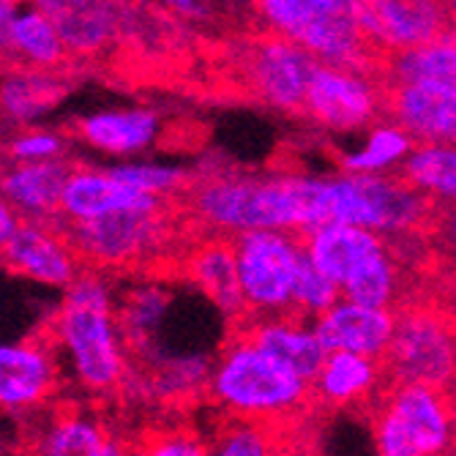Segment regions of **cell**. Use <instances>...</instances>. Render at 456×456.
Here are the masks:
<instances>
[{
	"label": "cell",
	"mask_w": 456,
	"mask_h": 456,
	"mask_svg": "<svg viewBox=\"0 0 456 456\" xmlns=\"http://www.w3.org/2000/svg\"><path fill=\"white\" fill-rule=\"evenodd\" d=\"M279 456H284V453H279Z\"/></svg>",
	"instance_id": "cell-43"
},
{
	"label": "cell",
	"mask_w": 456,
	"mask_h": 456,
	"mask_svg": "<svg viewBox=\"0 0 456 456\" xmlns=\"http://www.w3.org/2000/svg\"><path fill=\"white\" fill-rule=\"evenodd\" d=\"M386 82L383 86H402V82H432L456 79V41L445 33L419 47H407L383 58Z\"/></svg>",
	"instance_id": "cell-31"
},
{
	"label": "cell",
	"mask_w": 456,
	"mask_h": 456,
	"mask_svg": "<svg viewBox=\"0 0 456 456\" xmlns=\"http://www.w3.org/2000/svg\"><path fill=\"white\" fill-rule=\"evenodd\" d=\"M388 240L353 227V224H342V222H322L314 230L301 235V246H304V257L306 263H312L320 273H325L337 287L369 257L375 255L378 248H383Z\"/></svg>",
	"instance_id": "cell-24"
},
{
	"label": "cell",
	"mask_w": 456,
	"mask_h": 456,
	"mask_svg": "<svg viewBox=\"0 0 456 456\" xmlns=\"http://www.w3.org/2000/svg\"><path fill=\"white\" fill-rule=\"evenodd\" d=\"M69 91V82L58 71L17 66L0 79V115L17 129L36 126L55 112Z\"/></svg>",
	"instance_id": "cell-25"
},
{
	"label": "cell",
	"mask_w": 456,
	"mask_h": 456,
	"mask_svg": "<svg viewBox=\"0 0 456 456\" xmlns=\"http://www.w3.org/2000/svg\"><path fill=\"white\" fill-rule=\"evenodd\" d=\"M358 28L378 58L453 33L451 0H355Z\"/></svg>",
	"instance_id": "cell-11"
},
{
	"label": "cell",
	"mask_w": 456,
	"mask_h": 456,
	"mask_svg": "<svg viewBox=\"0 0 456 456\" xmlns=\"http://www.w3.org/2000/svg\"><path fill=\"white\" fill-rule=\"evenodd\" d=\"M243 317H273L289 312V296L304 263L301 235L252 230L230 238Z\"/></svg>",
	"instance_id": "cell-7"
},
{
	"label": "cell",
	"mask_w": 456,
	"mask_h": 456,
	"mask_svg": "<svg viewBox=\"0 0 456 456\" xmlns=\"http://www.w3.org/2000/svg\"><path fill=\"white\" fill-rule=\"evenodd\" d=\"M164 205H167L164 200L142 194L118 181L110 170L74 167L61 191L58 222L77 224V222H91L123 211H153V208H164Z\"/></svg>",
	"instance_id": "cell-18"
},
{
	"label": "cell",
	"mask_w": 456,
	"mask_h": 456,
	"mask_svg": "<svg viewBox=\"0 0 456 456\" xmlns=\"http://www.w3.org/2000/svg\"><path fill=\"white\" fill-rule=\"evenodd\" d=\"M394 320H396L394 309L361 306L339 298L334 306L314 317L312 325L325 353L342 350V353H355V355L383 361L394 334Z\"/></svg>",
	"instance_id": "cell-20"
},
{
	"label": "cell",
	"mask_w": 456,
	"mask_h": 456,
	"mask_svg": "<svg viewBox=\"0 0 456 456\" xmlns=\"http://www.w3.org/2000/svg\"><path fill=\"white\" fill-rule=\"evenodd\" d=\"M12 161H53L66 156V137L55 129L28 126L9 140Z\"/></svg>",
	"instance_id": "cell-37"
},
{
	"label": "cell",
	"mask_w": 456,
	"mask_h": 456,
	"mask_svg": "<svg viewBox=\"0 0 456 456\" xmlns=\"http://www.w3.org/2000/svg\"><path fill=\"white\" fill-rule=\"evenodd\" d=\"M17 222H20L17 214L12 211V205H9L6 197H4V167H0V243L6 240V235L14 230Z\"/></svg>",
	"instance_id": "cell-40"
},
{
	"label": "cell",
	"mask_w": 456,
	"mask_h": 456,
	"mask_svg": "<svg viewBox=\"0 0 456 456\" xmlns=\"http://www.w3.org/2000/svg\"><path fill=\"white\" fill-rule=\"evenodd\" d=\"M55 22L69 58L96 61L123 47L137 0H22Z\"/></svg>",
	"instance_id": "cell-12"
},
{
	"label": "cell",
	"mask_w": 456,
	"mask_h": 456,
	"mask_svg": "<svg viewBox=\"0 0 456 456\" xmlns=\"http://www.w3.org/2000/svg\"><path fill=\"white\" fill-rule=\"evenodd\" d=\"M99 456H134V445L126 443L123 437H118V435H107Z\"/></svg>",
	"instance_id": "cell-41"
},
{
	"label": "cell",
	"mask_w": 456,
	"mask_h": 456,
	"mask_svg": "<svg viewBox=\"0 0 456 456\" xmlns=\"http://www.w3.org/2000/svg\"><path fill=\"white\" fill-rule=\"evenodd\" d=\"M383 361L355 355V353H325V361L320 363L314 380L309 383L312 396L325 407H358L375 396H380L386 383Z\"/></svg>",
	"instance_id": "cell-23"
},
{
	"label": "cell",
	"mask_w": 456,
	"mask_h": 456,
	"mask_svg": "<svg viewBox=\"0 0 456 456\" xmlns=\"http://www.w3.org/2000/svg\"><path fill=\"white\" fill-rule=\"evenodd\" d=\"M205 391L227 419L273 429L301 416L312 399L306 380L268 358L238 330L214 358Z\"/></svg>",
	"instance_id": "cell-3"
},
{
	"label": "cell",
	"mask_w": 456,
	"mask_h": 456,
	"mask_svg": "<svg viewBox=\"0 0 456 456\" xmlns=\"http://www.w3.org/2000/svg\"><path fill=\"white\" fill-rule=\"evenodd\" d=\"M66 58L69 55L55 22H50V17H45L38 9L22 4L9 28V63L58 71Z\"/></svg>",
	"instance_id": "cell-27"
},
{
	"label": "cell",
	"mask_w": 456,
	"mask_h": 456,
	"mask_svg": "<svg viewBox=\"0 0 456 456\" xmlns=\"http://www.w3.org/2000/svg\"><path fill=\"white\" fill-rule=\"evenodd\" d=\"M328 222H342L375 232L386 240L421 232L432 219V205L424 194L407 186L396 173L325 178Z\"/></svg>",
	"instance_id": "cell-5"
},
{
	"label": "cell",
	"mask_w": 456,
	"mask_h": 456,
	"mask_svg": "<svg viewBox=\"0 0 456 456\" xmlns=\"http://www.w3.org/2000/svg\"><path fill=\"white\" fill-rule=\"evenodd\" d=\"M53 350L61 369L91 396H112L129 369L118 322V287L110 273L82 268L63 287L53 317Z\"/></svg>",
	"instance_id": "cell-2"
},
{
	"label": "cell",
	"mask_w": 456,
	"mask_h": 456,
	"mask_svg": "<svg viewBox=\"0 0 456 456\" xmlns=\"http://www.w3.org/2000/svg\"><path fill=\"white\" fill-rule=\"evenodd\" d=\"M63 369L53 345L0 339V412L45 407L61 388Z\"/></svg>",
	"instance_id": "cell-15"
},
{
	"label": "cell",
	"mask_w": 456,
	"mask_h": 456,
	"mask_svg": "<svg viewBox=\"0 0 456 456\" xmlns=\"http://www.w3.org/2000/svg\"><path fill=\"white\" fill-rule=\"evenodd\" d=\"M134 456H208V440L189 427H164L145 435Z\"/></svg>",
	"instance_id": "cell-36"
},
{
	"label": "cell",
	"mask_w": 456,
	"mask_h": 456,
	"mask_svg": "<svg viewBox=\"0 0 456 456\" xmlns=\"http://www.w3.org/2000/svg\"><path fill=\"white\" fill-rule=\"evenodd\" d=\"M107 170L126 186H132L142 194L159 197L164 202L189 186V175L181 164L161 161V159H145V156L123 159V161H115Z\"/></svg>",
	"instance_id": "cell-33"
},
{
	"label": "cell",
	"mask_w": 456,
	"mask_h": 456,
	"mask_svg": "<svg viewBox=\"0 0 456 456\" xmlns=\"http://www.w3.org/2000/svg\"><path fill=\"white\" fill-rule=\"evenodd\" d=\"M20 6L22 0H0V61H9V28Z\"/></svg>",
	"instance_id": "cell-39"
},
{
	"label": "cell",
	"mask_w": 456,
	"mask_h": 456,
	"mask_svg": "<svg viewBox=\"0 0 456 456\" xmlns=\"http://www.w3.org/2000/svg\"><path fill=\"white\" fill-rule=\"evenodd\" d=\"M386 112L412 142H453L456 79L386 86Z\"/></svg>",
	"instance_id": "cell-16"
},
{
	"label": "cell",
	"mask_w": 456,
	"mask_h": 456,
	"mask_svg": "<svg viewBox=\"0 0 456 456\" xmlns=\"http://www.w3.org/2000/svg\"><path fill=\"white\" fill-rule=\"evenodd\" d=\"M383 369L388 383H421L448 391L456 371L451 317L440 306L427 304L396 312Z\"/></svg>",
	"instance_id": "cell-8"
},
{
	"label": "cell",
	"mask_w": 456,
	"mask_h": 456,
	"mask_svg": "<svg viewBox=\"0 0 456 456\" xmlns=\"http://www.w3.org/2000/svg\"><path fill=\"white\" fill-rule=\"evenodd\" d=\"M0 268H4V252H0Z\"/></svg>",
	"instance_id": "cell-42"
},
{
	"label": "cell",
	"mask_w": 456,
	"mask_h": 456,
	"mask_svg": "<svg viewBox=\"0 0 456 456\" xmlns=\"http://www.w3.org/2000/svg\"><path fill=\"white\" fill-rule=\"evenodd\" d=\"M339 293L345 301L375 306V309H394L402 296V265L394 255L391 243L369 255L342 284Z\"/></svg>",
	"instance_id": "cell-30"
},
{
	"label": "cell",
	"mask_w": 456,
	"mask_h": 456,
	"mask_svg": "<svg viewBox=\"0 0 456 456\" xmlns=\"http://www.w3.org/2000/svg\"><path fill=\"white\" fill-rule=\"evenodd\" d=\"M314 66L317 61L306 50L268 30L240 38L232 47V69L240 86L279 112H301Z\"/></svg>",
	"instance_id": "cell-9"
},
{
	"label": "cell",
	"mask_w": 456,
	"mask_h": 456,
	"mask_svg": "<svg viewBox=\"0 0 456 456\" xmlns=\"http://www.w3.org/2000/svg\"><path fill=\"white\" fill-rule=\"evenodd\" d=\"M164 134V120L153 107L120 104L94 110L77 120V137L91 151L115 161L145 156Z\"/></svg>",
	"instance_id": "cell-17"
},
{
	"label": "cell",
	"mask_w": 456,
	"mask_h": 456,
	"mask_svg": "<svg viewBox=\"0 0 456 456\" xmlns=\"http://www.w3.org/2000/svg\"><path fill=\"white\" fill-rule=\"evenodd\" d=\"M156 6L183 30L200 33L235 30L246 14H252L248 0H156Z\"/></svg>",
	"instance_id": "cell-32"
},
{
	"label": "cell",
	"mask_w": 456,
	"mask_h": 456,
	"mask_svg": "<svg viewBox=\"0 0 456 456\" xmlns=\"http://www.w3.org/2000/svg\"><path fill=\"white\" fill-rule=\"evenodd\" d=\"M107 427L94 412L63 410L41 424L30 440L33 456H99L107 440Z\"/></svg>",
	"instance_id": "cell-26"
},
{
	"label": "cell",
	"mask_w": 456,
	"mask_h": 456,
	"mask_svg": "<svg viewBox=\"0 0 456 456\" xmlns=\"http://www.w3.org/2000/svg\"><path fill=\"white\" fill-rule=\"evenodd\" d=\"M257 22L306 50L317 63L371 69L380 61L358 28L355 0H248Z\"/></svg>",
	"instance_id": "cell-4"
},
{
	"label": "cell",
	"mask_w": 456,
	"mask_h": 456,
	"mask_svg": "<svg viewBox=\"0 0 456 456\" xmlns=\"http://www.w3.org/2000/svg\"><path fill=\"white\" fill-rule=\"evenodd\" d=\"M0 252H4V265L14 276L50 289H63L82 271L61 222L20 219L0 243Z\"/></svg>",
	"instance_id": "cell-13"
},
{
	"label": "cell",
	"mask_w": 456,
	"mask_h": 456,
	"mask_svg": "<svg viewBox=\"0 0 456 456\" xmlns=\"http://www.w3.org/2000/svg\"><path fill=\"white\" fill-rule=\"evenodd\" d=\"M238 334H243L276 363L296 371L306 383L314 380L320 363L325 361V347L314 334L312 320L298 317L293 312L273 317H243Z\"/></svg>",
	"instance_id": "cell-19"
},
{
	"label": "cell",
	"mask_w": 456,
	"mask_h": 456,
	"mask_svg": "<svg viewBox=\"0 0 456 456\" xmlns=\"http://www.w3.org/2000/svg\"><path fill=\"white\" fill-rule=\"evenodd\" d=\"M301 112L330 134H361L386 115V86L375 69L317 63Z\"/></svg>",
	"instance_id": "cell-10"
},
{
	"label": "cell",
	"mask_w": 456,
	"mask_h": 456,
	"mask_svg": "<svg viewBox=\"0 0 456 456\" xmlns=\"http://www.w3.org/2000/svg\"><path fill=\"white\" fill-rule=\"evenodd\" d=\"M181 271L186 284H191L219 314L230 320H243V301L230 238H197L181 257Z\"/></svg>",
	"instance_id": "cell-21"
},
{
	"label": "cell",
	"mask_w": 456,
	"mask_h": 456,
	"mask_svg": "<svg viewBox=\"0 0 456 456\" xmlns=\"http://www.w3.org/2000/svg\"><path fill=\"white\" fill-rule=\"evenodd\" d=\"M339 298H342L339 287L325 273H320L312 263H306V257H304L296 284H293V296H289V312L298 317H306V320H314L325 309L334 306Z\"/></svg>",
	"instance_id": "cell-35"
},
{
	"label": "cell",
	"mask_w": 456,
	"mask_h": 456,
	"mask_svg": "<svg viewBox=\"0 0 456 456\" xmlns=\"http://www.w3.org/2000/svg\"><path fill=\"white\" fill-rule=\"evenodd\" d=\"M186 214L202 235L235 238L252 230L304 235L328 222L325 178L208 173L186 186Z\"/></svg>",
	"instance_id": "cell-1"
},
{
	"label": "cell",
	"mask_w": 456,
	"mask_h": 456,
	"mask_svg": "<svg viewBox=\"0 0 456 456\" xmlns=\"http://www.w3.org/2000/svg\"><path fill=\"white\" fill-rule=\"evenodd\" d=\"M82 263L102 273L134 271L156 263L175 240V224L167 205L153 211H123L91 222L61 224Z\"/></svg>",
	"instance_id": "cell-6"
},
{
	"label": "cell",
	"mask_w": 456,
	"mask_h": 456,
	"mask_svg": "<svg viewBox=\"0 0 456 456\" xmlns=\"http://www.w3.org/2000/svg\"><path fill=\"white\" fill-rule=\"evenodd\" d=\"M396 175L429 202H451L456 194L453 142H412Z\"/></svg>",
	"instance_id": "cell-29"
},
{
	"label": "cell",
	"mask_w": 456,
	"mask_h": 456,
	"mask_svg": "<svg viewBox=\"0 0 456 456\" xmlns=\"http://www.w3.org/2000/svg\"><path fill=\"white\" fill-rule=\"evenodd\" d=\"M371 437H375L378 456H421L380 402L375 404V416H371Z\"/></svg>",
	"instance_id": "cell-38"
},
{
	"label": "cell",
	"mask_w": 456,
	"mask_h": 456,
	"mask_svg": "<svg viewBox=\"0 0 456 456\" xmlns=\"http://www.w3.org/2000/svg\"><path fill=\"white\" fill-rule=\"evenodd\" d=\"M74 164L63 159L53 161H14L4 170V197L17 219L58 222V202L63 183Z\"/></svg>",
	"instance_id": "cell-22"
},
{
	"label": "cell",
	"mask_w": 456,
	"mask_h": 456,
	"mask_svg": "<svg viewBox=\"0 0 456 456\" xmlns=\"http://www.w3.org/2000/svg\"><path fill=\"white\" fill-rule=\"evenodd\" d=\"M380 404L402 435L416 445L421 456H451L453 448V407L445 388L421 383H388Z\"/></svg>",
	"instance_id": "cell-14"
},
{
	"label": "cell",
	"mask_w": 456,
	"mask_h": 456,
	"mask_svg": "<svg viewBox=\"0 0 456 456\" xmlns=\"http://www.w3.org/2000/svg\"><path fill=\"white\" fill-rule=\"evenodd\" d=\"M281 440L279 429L252 424V421H227L214 443H208V456H279Z\"/></svg>",
	"instance_id": "cell-34"
},
{
	"label": "cell",
	"mask_w": 456,
	"mask_h": 456,
	"mask_svg": "<svg viewBox=\"0 0 456 456\" xmlns=\"http://www.w3.org/2000/svg\"><path fill=\"white\" fill-rule=\"evenodd\" d=\"M361 134L363 137L339 156L342 173H353V175L399 173L402 161L407 159L412 148V140L407 137V132L396 126L391 118H380Z\"/></svg>",
	"instance_id": "cell-28"
}]
</instances>
